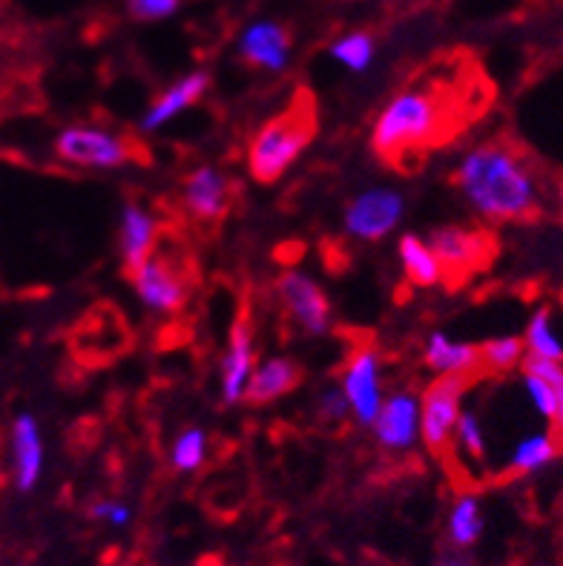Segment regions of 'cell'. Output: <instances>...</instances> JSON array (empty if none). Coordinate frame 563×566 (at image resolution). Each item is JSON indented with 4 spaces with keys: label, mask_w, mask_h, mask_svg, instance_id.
<instances>
[{
    "label": "cell",
    "mask_w": 563,
    "mask_h": 566,
    "mask_svg": "<svg viewBox=\"0 0 563 566\" xmlns=\"http://www.w3.org/2000/svg\"><path fill=\"white\" fill-rule=\"evenodd\" d=\"M455 181L471 210L489 222H523L541 210L538 170L512 144H478L460 158Z\"/></svg>",
    "instance_id": "6da1fadb"
},
{
    "label": "cell",
    "mask_w": 563,
    "mask_h": 566,
    "mask_svg": "<svg viewBox=\"0 0 563 566\" xmlns=\"http://www.w3.org/2000/svg\"><path fill=\"white\" fill-rule=\"evenodd\" d=\"M449 127V104L437 86L414 84L394 95L374 122L372 147L383 161L399 165L403 158L417 156L435 147Z\"/></svg>",
    "instance_id": "7a4b0ae2"
},
{
    "label": "cell",
    "mask_w": 563,
    "mask_h": 566,
    "mask_svg": "<svg viewBox=\"0 0 563 566\" xmlns=\"http://www.w3.org/2000/svg\"><path fill=\"white\" fill-rule=\"evenodd\" d=\"M316 118L311 104L300 101L285 113L273 115L271 122L253 133L248 144V170L262 185H273L291 170V165L302 156L307 142L314 138Z\"/></svg>",
    "instance_id": "3957f363"
},
{
    "label": "cell",
    "mask_w": 563,
    "mask_h": 566,
    "mask_svg": "<svg viewBox=\"0 0 563 566\" xmlns=\"http://www.w3.org/2000/svg\"><path fill=\"white\" fill-rule=\"evenodd\" d=\"M55 156L70 167H86V170H118L142 158L138 147L129 138L118 136L104 127H66L55 138Z\"/></svg>",
    "instance_id": "277c9868"
},
{
    "label": "cell",
    "mask_w": 563,
    "mask_h": 566,
    "mask_svg": "<svg viewBox=\"0 0 563 566\" xmlns=\"http://www.w3.org/2000/svg\"><path fill=\"white\" fill-rule=\"evenodd\" d=\"M471 377H437L420 397V438L428 452L440 454L449 449L455 434L457 417H460V400Z\"/></svg>",
    "instance_id": "5b68a950"
},
{
    "label": "cell",
    "mask_w": 563,
    "mask_h": 566,
    "mask_svg": "<svg viewBox=\"0 0 563 566\" xmlns=\"http://www.w3.org/2000/svg\"><path fill=\"white\" fill-rule=\"evenodd\" d=\"M406 196L397 187H368L345 208V233L363 242H379L403 222Z\"/></svg>",
    "instance_id": "8992f818"
},
{
    "label": "cell",
    "mask_w": 563,
    "mask_h": 566,
    "mask_svg": "<svg viewBox=\"0 0 563 566\" xmlns=\"http://www.w3.org/2000/svg\"><path fill=\"white\" fill-rule=\"evenodd\" d=\"M431 253L440 262L442 282H457L469 276L471 271H478L489 259V237L480 230L460 228V224H446V228L431 230V237L426 239Z\"/></svg>",
    "instance_id": "52a82bcc"
},
{
    "label": "cell",
    "mask_w": 563,
    "mask_h": 566,
    "mask_svg": "<svg viewBox=\"0 0 563 566\" xmlns=\"http://www.w3.org/2000/svg\"><path fill=\"white\" fill-rule=\"evenodd\" d=\"M129 280L144 308H150L153 314H176L185 308L187 294H190L185 273L158 253H153L136 271H129Z\"/></svg>",
    "instance_id": "ba28073f"
},
{
    "label": "cell",
    "mask_w": 563,
    "mask_h": 566,
    "mask_svg": "<svg viewBox=\"0 0 563 566\" xmlns=\"http://www.w3.org/2000/svg\"><path fill=\"white\" fill-rule=\"evenodd\" d=\"M279 300L285 305V314L291 316L293 325H300L305 334H325L331 325V302L316 280H311L302 271H288L277 282Z\"/></svg>",
    "instance_id": "9c48e42d"
},
{
    "label": "cell",
    "mask_w": 563,
    "mask_h": 566,
    "mask_svg": "<svg viewBox=\"0 0 563 566\" xmlns=\"http://www.w3.org/2000/svg\"><path fill=\"white\" fill-rule=\"evenodd\" d=\"M348 400L351 415L357 417V423L372 426L383 406V368H379V354L374 348H359L348 359L343 371V388H340Z\"/></svg>",
    "instance_id": "30bf717a"
},
{
    "label": "cell",
    "mask_w": 563,
    "mask_h": 566,
    "mask_svg": "<svg viewBox=\"0 0 563 566\" xmlns=\"http://www.w3.org/2000/svg\"><path fill=\"white\" fill-rule=\"evenodd\" d=\"M374 438L388 452H406L420 438V397L411 391L388 395L374 417Z\"/></svg>",
    "instance_id": "8fae6325"
},
{
    "label": "cell",
    "mask_w": 563,
    "mask_h": 566,
    "mask_svg": "<svg viewBox=\"0 0 563 566\" xmlns=\"http://www.w3.org/2000/svg\"><path fill=\"white\" fill-rule=\"evenodd\" d=\"M257 368V343H253V325L248 319H236L230 328L228 352L221 357V400L228 406L244 400L250 374Z\"/></svg>",
    "instance_id": "7c38bea8"
},
{
    "label": "cell",
    "mask_w": 563,
    "mask_h": 566,
    "mask_svg": "<svg viewBox=\"0 0 563 566\" xmlns=\"http://www.w3.org/2000/svg\"><path fill=\"white\" fill-rule=\"evenodd\" d=\"M9 446H12V481L18 492H32L43 474V434L35 415H18L9 431Z\"/></svg>",
    "instance_id": "4fadbf2b"
},
{
    "label": "cell",
    "mask_w": 563,
    "mask_h": 566,
    "mask_svg": "<svg viewBox=\"0 0 563 566\" xmlns=\"http://www.w3.org/2000/svg\"><path fill=\"white\" fill-rule=\"evenodd\" d=\"M230 179L216 167L205 165L199 170H192L185 179V208L192 219L199 222H219L221 216L230 208Z\"/></svg>",
    "instance_id": "5bb4252c"
},
{
    "label": "cell",
    "mask_w": 563,
    "mask_h": 566,
    "mask_svg": "<svg viewBox=\"0 0 563 566\" xmlns=\"http://www.w3.org/2000/svg\"><path fill=\"white\" fill-rule=\"evenodd\" d=\"M239 55L264 72H282L291 61V38L277 21H253L239 35Z\"/></svg>",
    "instance_id": "9a60e30c"
},
{
    "label": "cell",
    "mask_w": 563,
    "mask_h": 566,
    "mask_svg": "<svg viewBox=\"0 0 563 566\" xmlns=\"http://www.w3.org/2000/svg\"><path fill=\"white\" fill-rule=\"evenodd\" d=\"M207 90H210V75L205 70H196L185 75V78H179L176 84L167 86L165 93L153 101L150 109L142 115V129H147V133L161 129L173 118H179L185 109H190Z\"/></svg>",
    "instance_id": "2e32d148"
},
{
    "label": "cell",
    "mask_w": 563,
    "mask_h": 566,
    "mask_svg": "<svg viewBox=\"0 0 563 566\" xmlns=\"http://www.w3.org/2000/svg\"><path fill=\"white\" fill-rule=\"evenodd\" d=\"M300 380L302 371L293 359L268 357L250 374L248 388H244V400L253 402V406H268V402L279 400V397L291 395L293 388L300 386Z\"/></svg>",
    "instance_id": "e0dca14e"
},
{
    "label": "cell",
    "mask_w": 563,
    "mask_h": 566,
    "mask_svg": "<svg viewBox=\"0 0 563 566\" xmlns=\"http://www.w3.org/2000/svg\"><path fill=\"white\" fill-rule=\"evenodd\" d=\"M156 237L158 224L150 210L136 201H127L122 210V256L127 271H136L142 262L153 256Z\"/></svg>",
    "instance_id": "ac0fdd59"
},
{
    "label": "cell",
    "mask_w": 563,
    "mask_h": 566,
    "mask_svg": "<svg viewBox=\"0 0 563 566\" xmlns=\"http://www.w3.org/2000/svg\"><path fill=\"white\" fill-rule=\"evenodd\" d=\"M423 359L440 377H471L480 368V348L469 343H455L437 331L428 337Z\"/></svg>",
    "instance_id": "d6986e66"
},
{
    "label": "cell",
    "mask_w": 563,
    "mask_h": 566,
    "mask_svg": "<svg viewBox=\"0 0 563 566\" xmlns=\"http://www.w3.org/2000/svg\"><path fill=\"white\" fill-rule=\"evenodd\" d=\"M561 452V443L552 431H529L523 434L509 452L507 469L512 474H532L541 472L543 467H550L552 460Z\"/></svg>",
    "instance_id": "ffe728a7"
},
{
    "label": "cell",
    "mask_w": 563,
    "mask_h": 566,
    "mask_svg": "<svg viewBox=\"0 0 563 566\" xmlns=\"http://www.w3.org/2000/svg\"><path fill=\"white\" fill-rule=\"evenodd\" d=\"M399 262H403V271L411 280V285L417 287H435L442 282V271L437 256L431 253L426 239L414 237V233H406L399 239Z\"/></svg>",
    "instance_id": "44dd1931"
},
{
    "label": "cell",
    "mask_w": 563,
    "mask_h": 566,
    "mask_svg": "<svg viewBox=\"0 0 563 566\" xmlns=\"http://www.w3.org/2000/svg\"><path fill=\"white\" fill-rule=\"evenodd\" d=\"M523 348H526V357L532 359L563 363V339L557 337L550 308H541L532 314L526 325V337H523Z\"/></svg>",
    "instance_id": "7402d4cb"
},
{
    "label": "cell",
    "mask_w": 563,
    "mask_h": 566,
    "mask_svg": "<svg viewBox=\"0 0 563 566\" xmlns=\"http://www.w3.org/2000/svg\"><path fill=\"white\" fill-rule=\"evenodd\" d=\"M483 535V506L475 495H460L449 512V541L460 549L475 546Z\"/></svg>",
    "instance_id": "603a6c76"
},
{
    "label": "cell",
    "mask_w": 563,
    "mask_h": 566,
    "mask_svg": "<svg viewBox=\"0 0 563 566\" xmlns=\"http://www.w3.org/2000/svg\"><path fill=\"white\" fill-rule=\"evenodd\" d=\"M329 55L334 57L336 64L345 66L351 72H365L374 64L377 55V43L368 32H348V35L336 38L329 46Z\"/></svg>",
    "instance_id": "cb8c5ba5"
},
{
    "label": "cell",
    "mask_w": 563,
    "mask_h": 566,
    "mask_svg": "<svg viewBox=\"0 0 563 566\" xmlns=\"http://www.w3.org/2000/svg\"><path fill=\"white\" fill-rule=\"evenodd\" d=\"M523 359H526V348H523V339L518 337H498L480 345V366L494 374L512 371V368L523 366Z\"/></svg>",
    "instance_id": "d4e9b609"
},
{
    "label": "cell",
    "mask_w": 563,
    "mask_h": 566,
    "mask_svg": "<svg viewBox=\"0 0 563 566\" xmlns=\"http://www.w3.org/2000/svg\"><path fill=\"white\" fill-rule=\"evenodd\" d=\"M207 458V431L199 426H190L173 440L170 463L176 472H196Z\"/></svg>",
    "instance_id": "484cf974"
},
{
    "label": "cell",
    "mask_w": 563,
    "mask_h": 566,
    "mask_svg": "<svg viewBox=\"0 0 563 566\" xmlns=\"http://www.w3.org/2000/svg\"><path fill=\"white\" fill-rule=\"evenodd\" d=\"M451 443L463 458L469 460H483L486 458V431L480 417L475 411H460L455 426V434H451Z\"/></svg>",
    "instance_id": "4316f807"
},
{
    "label": "cell",
    "mask_w": 563,
    "mask_h": 566,
    "mask_svg": "<svg viewBox=\"0 0 563 566\" xmlns=\"http://www.w3.org/2000/svg\"><path fill=\"white\" fill-rule=\"evenodd\" d=\"M523 368L541 374L543 380H550L552 388H555L557 409H555V420H552V434H555L557 443H561L563 449V363H546V359L526 357L523 359Z\"/></svg>",
    "instance_id": "83f0119b"
},
{
    "label": "cell",
    "mask_w": 563,
    "mask_h": 566,
    "mask_svg": "<svg viewBox=\"0 0 563 566\" xmlns=\"http://www.w3.org/2000/svg\"><path fill=\"white\" fill-rule=\"evenodd\" d=\"M523 391H526V400L532 402V409L543 417V420H555V409H557V400H555V388H552L550 380H543L541 374L529 371L523 368Z\"/></svg>",
    "instance_id": "f1b7e54d"
},
{
    "label": "cell",
    "mask_w": 563,
    "mask_h": 566,
    "mask_svg": "<svg viewBox=\"0 0 563 566\" xmlns=\"http://www.w3.org/2000/svg\"><path fill=\"white\" fill-rule=\"evenodd\" d=\"M181 0H127V9L138 21H165L179 12Z\"/></svg>",
    "instance_id": "f546056e"
},
{
    "label": "cell",
    "mask_w": 563,
    "mask_h": 566,
    "mask_svg": "<svg viewBox=\"0 0 563 566\" xmlns=\"http://www.w3.org/2000/svg\"><path fill=\"white\" fill-rule=\"evenodd\" d=\"M90 515H93L95 521H101V524L115 526V530H122V526H127L129 521H133V510H129L127 503H122V501L93 503V506H90Z\"/></svg>",
    "instance_id": "4dcf8cb0"
},
{
    "label": "cell",
    "mask_w": 563,
    "mask_h": 566,
    "mask_svg": "<svg viewBox=\"0 0 563 566\" xmlns=\"http://www.w3.org/2000/svg\"><path fill=\"white\" fill-rule=\"evenodd\" d=\"M316 409H320V417L325 423H343L348 420L351 409H348V400L340 388H329V391H322L320 402H316Z\"/></svg>",
    "instance_id": "1f68e13d"
},
{
    "label": "cell",
    "mask_w": 563,
    "mask_h": 566,
    "mask_svg": "<svg viewBox=\"0 0 563 566\" xmlns=\"http://www.w3.org/2000/svg\"><path fill=\"white\" fill-rule=\"evenodd\" d=\"M557 213H561V219H563V181L557 185Z\"/></svg>",
    "instance_id": "d6a6232c"
},
{
    "label": "cell",
    "mask_w": 563,
    "mask_h": 566,
    "mask_svg": "<svg viewBox=\"0 0 563 566\" xmlns=\"http://www.w3.org/2000/svg\"><path fill=\"white\" fill-rule=\"evenodd\" d=\"M440 566H466V564H463V560H442Z\"/></svg>",
    "instance_id": "836d02e7"
}]
</instances>
